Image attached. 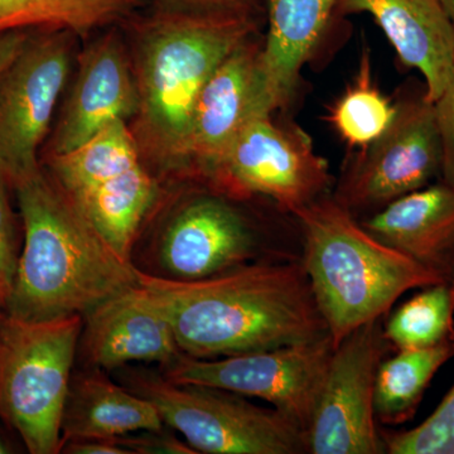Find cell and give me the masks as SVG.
Returning a JSON list of instances; mask_svg holds the SVG:
<instances>
[{
    "instance_id": "1",
    "label": "cell",
    "mask_w": 454,
    "mask_h": 454,
    "mask_svg": "<svg viewBox=\"0 0 454 454\" xmlns=\"http://www.w3.org/2000/svg\"><path fill=\"white\" fill-rule=\"evenodd\" d=\"M138 286L187 356H234L330 334L301 256L260 260L196 280L138 270Z\"/></svg>"
},
{
    "instance_id": "2",
    "label": "cell",
    "mask_w": 454,
    "mask_h": 454,
    "mask_svg": "<svg viewBox=\"0 0 454 454\" xmlns=\"http://www.w3.org/2000/svg\"><path fill=\"white\" fill-rule=\"evenodd\" d=\"M25 229L8 316L50 321L88 316L138 286V269L122 259L43 167L13 187Z\"/></svg>"
},
{
    "instance_id": "3",
    "label": "cell",
    "mask_w": 454,
    "mask_h": 454,
    "mask_svg": "<svg viewBox=\"0 0 454 454\" xmlns=\"http://www.w3.org/2000/svg\"><path fill=\"white\" fill-rule=\"evenodd\" d=\"M255 32L254 14L157 7L139 27L136 136L167 168L186 169L193 110L230 53Z\"/></svg>"
},
{
    "instance_id": "4",
    "label": "cell",
    "mask_w": 454,
    "mask_h": 454,
    "mask_svg": "<svg viewBox=\"0 0 454 454\" xmlns=\"http://www.w3.org/2000/svg\"><path fill=\"white\" fill-rule=\"evenodd\" d=\"M301 262L334 348L352 331L384 318L404 293L447 282L370 234L333 195L293 215Z\"/></svg>"
},
{
    "instance_id": "5",
    "label": "cell",
    "mask_w": 454,
    "mask_h": 454,
    "mask_svg": "<svg viewBox=\"0 0 454 454\" xmlns=\"http://www.w3.org/2000/svg\"><path fill=\"white\" fill-rule=\"evenodd\" d=\"M82 316L0 321V419L32 454L62 448V420L71 385Z\"/></svg>"
},
{
    "instance_id": "6",
    "label": "cell",
    "mask_w": 454,
    "mask_h": 454,
    "mask_svg": "<svg viewBox=\"0 0 454 454\" xmlns=\"http://www.w3.org/2000/svg\"><path fill=\"white\" fill-rule=\"evenodd\" d=\"M139 395L197 453L304 454L306 430L276 408H262L231 391L140 378Z\"/></svg>"
},
{
    "instance_id": "7",
    "label": "cell",
    "mask_w": 454,
    "mask_h": 454,
    "mask_svg": "<svg viewBox=\"0 0 454 454\" xmlns=\"http://www.w3.org/2000/svg\"><path fill=\"white\" fill-rule=\"evenodd\" d=\"M395 104L387 129L352 158L333 191V199L356 219L372 216L441 176V134L426 89L403 94Z\"/></svg>"
},
{
    "instance_id": "8",
    "label": "cell",
    "mask_w": 454,
    "mask_h": 454,
    "mask_svg": "<svg viewBox=\"0 0 454 454\" xmlns=\"http://www.w3.org/2000/svg\"><path fill=\"white\" fill-rule=\"evenodd\" d=\"M215 192L231 199L262 196L293 215L330 193L327 160L301 128L273 115L247 125L205 178Z\"/></svg>"
},
{
    "instance_id": "9",
    "label": "cell",
    "mask_w": 454,
    "mask_h": 454,
    "mask_svg": "<svg viewBox=\"0 0 454 454\" xmlns=\"http://www.w3.org/2000/svg\"><path fill=\"white\" fill-rule=\"evenodd\" d=\"M35 31L0 77V175L11 188L42 168L40 148L73 64L74 35Z\"/></svg>"
},
{
    "instance_id": "10",
    "label": "cell",
    "mask_w": 454,
    "mask_h": 454,
    "mask_svg": "<svg viewBox=\"0 0 454 454\" xmlns=\"http://www.w3.org/2000/svg\"><path fill=\"white\" fill-rule=\"evenodd\" d=\"M334 343L331 334L297 345L217 358H177L168 380L259 397L307 430Z\"/></svg>"
},
{
    "instance_id": "11",
    "label": "cell",
    "mask_w": 454,
    "mask_h": 454,
    "mask_svg": "<svg viewBox=\"0 0 454 454\" xmlns=\"http://www.w3.org/2000/svg\"><path fill=\"white\" fill-rule=\"evenodd\" d=\"M389 348L384 318L360 325L334 348L306 430L309 454L387 453L375 414V382Z\"/></svg>"
},
{
    "instance_id": "12",
    "label": "cell",
    "mask_w": 454,
    "mask_h": 454,
    "mask_svg": "<svg viewBox=\"0 0 454 454\" xmlns=\"http://www.w3.org/2000/svg\"><path fill=\"white\" fill-rule=\"evenodd\" d=\"M252 38L236 47L206 83L193 110L187 166L205 179L230 145L255 119L273 115L260 52Z\"/></svg>"
},
{
    "instance_id": "13",
    "label": "cell",
    "mask_w": 454,
    "mask_h": 454,
    "mask_svg": "<svg viewBox=\"0 0 454 454\" xmlns=\"http://www.w3.org/2000/svg\"><path fill=\"white\" fill-rule=\"evenodd\" d=\"M269 259L286 258L265 255L250 221L215 191L188 201L160 244V262L175 279H203Z\"/></svg>"
},
{
    "instance_id": "14",
    "label": "cell",
    "mask_w": 454,
    "mask_h": 454,
    "mask_svg": "<svg viewBox=\"0 0 454 454\" xmlns=\"http://www.w3.org/2000/svg\"><path fill=\"white\" fill-rule=\"evenodd\" d=\"M139 91L121 38L109 32L90 44L79 59V71L47 155L67 153L116 121L136 116Z\"/></svg>"
},
{
    "instance_id": "15",
    "label": "cell",
    "mask_w": 454,
    "mask_h": 454,
    "mask_svg": "<svg viewBox=\"0 0 454 454\" xmlns=\"http://www.w3.org/2000/svg\"><path fill=\"white\" fill-rule=\"evenodd\" d=\"M336 12L370 14L405 67L424 77L434 103L454 65V27L438 0H337Z\"/></svg>"
},
{
    "instance_id": "16",
    "label": "cell",
    "mask_w": 454,
    "mask_h": 454,
    "mask_svg": "<svg viewBox=\"0 0 454 454\" xmlns=\"http://www.w3.org/2000/svg\"><path fill=\"white\" fill-rule=\"evenodd\" d=\"M360 223L382 243L454 280V190L444 182L400 197Z\"/></svg>"
},
{
    "instance_id": "17",
    "label": "cell",
    "mask_w": 454,
    "mask_h": 454,
    "mask_svg": "<svg viewBox=\"0 0 454 454\" xmlns=\"http://www.w3.org/2000/svg\"><path fill=\"white\" fill-rule=\"evenodd\" d=\"M85 348L97 366L169 363L181 351L168 321L140 286L116 295L88 316Z\"/></svg>"
},
{
    "instance_id": "18",
    "label": "cell",
    "mask_w": 454,
    "mask_h": 454,
    "mask_svg": "<svg viewBox=\"0 0 454 454\" xmlns=\"http://www.w3.org/2000/svg\"><path fill=\"white\" fill-rule=\"evenodd\" d=\"M260 64L274 112L291 103L301 67L318 46L337 0H267Z\"/></svg>"
},
{
    "instance_id": "19",
    "label": "cell",
    "mask_w": 454,
    "mask_h": 454,
    "mask_svg": "<svg viewBox=\"0 0 454 454\" xmlns=\"http://www.w3.org/2000/svg\"><path fill=\"white\" fill-rule=\"evenodd\" d=\"M163 426L151 400L134 395L100 373H90L70 385L62 446L73 439H114L139 430H160Z\"/></svg>"
},
{
    "instance_id": "20",
    "label": "cell",
    "mask_w": 454,
    "mask_h": 454,
    "mask_svg": "<svg viewBox=\"0 0 454 454\" xmlns=\"http://www.w3.org/2000/svg\"><path fill=\"white\" fill-rule=\"evenodd\" d=\"M157 193L154 178L139 163L71 199L114 252L131 262L137 232Z\"/></svg>"
},
{
    "instance_id": "21",
    "label": "cell",
    "mask_w": 454,
    "mask_h": 454,
    "mask_svg": "<svg viewBox=\"0 0 454 454\" xmlns=\"http://www.w3.org/2000/svg\"><path fill=\"white\" fill-rule=\"evenodd\" d=\"M149 0H0V33L51 29L74 37L129 22Z\"/></svg>"
},
{
    "instance_id": "22",
    "label": "cell",
    "mask_w": 454,
    "mask_h": 454,
    "mask_svg": "<svg viewBox=\"0 0 454 454\" xmlns=\"http://www.w3.org/2000/svg\"><path fill=\"white\" fill-rule=\"evenodd\" d=\"M140 163L138 140L116 121L67 153L47 155L50 175L71 197L109 181Z\"/></svg>"
},
{
    "instance_id": "23",
    "label": "cell",
    "mask_w": 454,
    "mask_h": 454,
    "mask_svg": "<svg viewBox=\"0 0 454 454\" xmlns=\"http://www.w3.org/2000/svg\"><path fill=\"white\" fill-rule=\"evenodd\" d=\"M396 352L382 360L376 375V419L387 426H399L414 417L435 373L454 357V340Z\"/></svg>"
},
{
    "instance_id": "24",
    "label": "cell",
    "mask_w": 454,
    "mask_h": 454,
    "mask_svg": "<svg viewBox=\"0 0 454 454\" xmlns=\"http://www.w3.org/2000/svg\"><path fill=\"white\" fill-rule=\"evenodd\" d=\"M384 331L396 351L454 340V280L424 286L390 316Z\"/></svg>"
},
{
    "instance_id": "25",
    "label": "cell",
    "mask_w": 454,
    "mask_h": 454,
    "mask_svg": "<svg viewBox=\"0 0 454 454\" xmlns=\"http://www.w3.org/2000/svg\"><path fill=\"white\" fill-rule=\"evenodd\" d=\"M372 73L370 51L365 47L354 82L334 101L327 116L343 142L360 151L387 129L396 112V104L382 94Z\"/></svg>"
},
{
    "instance_id": "26",
    "label": "cell",
    "mask_w": 454,
    "mask_h": 454,
    "mask_svg": "<svg viewBox=\"0 0 454 454\" xmlns=\"http://www.w3.org/2000/svg\"><path fill=\"white\" fill-rule=\"evenodd\" d=\"M381 437L389 454H454V387L419 426L381 430Z\"/></svg>"
},
{
    "instance_id": "27",
    "label": "cell",
    "mask_w": 454,
    "mask_h": 454,
    "mask_svg": "<svg viewBox=\"0 0 454 454\" xmlns=\"http://www.w3.org/2000/svg\"><path fill=\"white\" fill-rule=\"evenodd\" d=\"M11 188L0 175V301L5 304L18 270L20 256L17 253L16 223L9 202L8 190Z\"/></svg>"
},
{
    "instance_id": "28",
    "label": "cell",
    "mask_w": 454,
    "mask_h": 454,
    "mask_svg": "<svg viewBox=\"0 0 454 454\" xmlns=\"http://www.w3.org/2000/svg\"><path fill=\"white\" fill-rule=\"evenodd\" d=\"M433 104L443 152L442 182L454 190V65L446 88Z\"/></svg>"
},
{
    "instance_id": "29",
    "label": "cell",
    "mask_w": 454,
    "mask_h": 454,
    "mask_svg": "<svg viewBox=\"0 0 454 454\" xmlns=\"http://www.w3.org/2000/svg\"><path fill=\"white\" fill-rule=\"evenodd\" d=\"M131 453L138 454H196L186 441H179L176 435L160 430H145L143 434L136 437L114 438Z\"/></svg>"
},
{
    "instance_id": "30",
    "label": "cell",
    "mask_w": 454,
    "mask_h": 454,
    "mask_svg": "<svg viewBox=\"0 0 454 454\" xmlns=\"http://www.w3.org/2000/svg\"><path fill=\"white\" fill-rule=\"evenodd\" d=\"M260 0H155L157 7L202 13L254 14Z\"/></svg>"
},
{
    "instance_id": "31",
    "label": "cell",
    "mask_w": 454,
    "mask_h": 454,
    "mask_svg": "<svg viewBox=\"0 0 454 454\" xmlns=\"http://www.w3.org/2000/svg\"><path fill=\"white\" fill-rule=\"evenodd\" d=\"M61 452L68 454H133L115 439L83 438L66 442Z\"/></svg>"
},
{
    "instance_id": "32",
    "label": "cell",
    "mask_w": 454,
    "mask_h": 454,
    "mask_svg": "<svg viewBox=\"0 0 454 454\" xmlns=\"http://www.w3.org/2000/svg\"><path fill=\"white\" fill-rule=\"evenodd\" d=\"M31 31L0 33V77L25 47Z\"/></svg>"
},
{
    "instance_id": "33",
    "label": "cell",
    "mask_w": 454,
    "mask_h": 454,
    "mask_svg": "<svg viewBox=\"0 0 454 454\" xmlns=\"http://www.w3.org/2000/svg\"><path fill=\"white\" fill-rule=\"evenodd\" d=\"M454 27V0H438Z\"/></svg>"
},
{
    "instance_id": "34",
    "label": "cell",
    "mask_w": 454,
    "mask_h": 454,
    "mask_svg": "<svg viewBox=\"0 0 454 454\" xmlns=\"http://www.w3.org/2000/svg\"><path fill=\"white\" fill-rule=\"evenodd\" d=\"M12 452H13V450H12V448L9 447L7 442H5L4 439L0 437V454H8Z\"/></svg>"
},
{
    "instance_id": "35",
    "label": "cell",
    "mask_w": 454,
    "mask_h": 454,
    "mask_svg": "<svg viewBox=\"0 0 454 454\" xmlns=\"http://www.w3.org/2000/svg\"><path fill=\"white\" fill-rule=\"evenodd\" d=\"M0 303H2V301H0Z\"/></svg>"
}]
</instances>
